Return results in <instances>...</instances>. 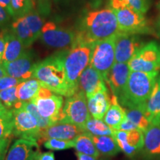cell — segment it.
<instances>
[{"label":"cell","mask_w":160,"mask_h":160,"mask_svg":"<svg viewBox=\"0 0 160 160\" xmlns=\"http://www.w3.org/2000/svg\"><path fill=\"white\" fill-rule=\"evenodd\" d=\"M119 31L117 17L111 8L90 11L83 19L74 42L93 45Z\"/></svg>","instance_id":"1"},{"label":"cell","mask_w":160,"mask_h":160,"mask_svg":"<svg viewBox=\"0 0 160 160\" xmlns=\"http://www.w3.org/2000/svg\"><path fill=\"white\" fill-rule=\"evenodd\" d=\"M68 51L58 53L35 64L33 79L39 80L42 87L66 97L71 93L66 80L65 58Z\"/></svg>","instance_id":"2"},{"label":"cell","mask_w":160,"mask_h":160,"mask_svg":"<svg viewBox=\"0 0 160 160\" xmlns=\"http://www.w3.org/2000/svg\"><path fill=\"white\" fill-rule=\"evenodd\" d=\"M159 72L131 71L122 98L119 100L124 108H140L145 109L157 81Z\"/></svg>","instance_id":"3"},{"label":"cell","mask_w":160,"mask_h":160,"mask_svg":"<svg viewBox=\"0 0 160 160\" xmlns=\"http://www.w3.org/2000/svg\"><path fill=\"white\" fill-rule=\"evenodd\" d=\"M93 45L73 42L65 58L66 80L71 96L79 91V79L88 67Z\"/></svg>","instance_id":"4"},{"label":"cell","mask_w":160,"mask_h":160,"mask_svg":"<svg viewBox=\"0 0 160 160\" xmlns=\"http://www.w3.org/2000/svg\"><path fill=\"white\" fill-rule=\"evenodd\" d=\"M111 8L117 17L120 31L137 35H157L145 16L128 7L122 0H111Z\"/></svg>","instance_id":"5"},{"label":"cell","mask_w":160,"mask_h":160,"mask_svg":"<svg viewBox=\"0 0 160 160\" xmlns=\"http://www.w3.org/2000/svg\"><path fill=\"white\" fill-rule=\"evenodd\" d=\"M91 117L87 97L82 91L79 90L75 94L67 97L58 122L75 125L85 131V124Z\"/></svg>","instance_id":"6"},{"label":"cell","mask_w":160,"mask_h":160,"mask_svg":"<svg viewBox=\"0 0 160 160\" xmlns=\"http://www.w3.org/2000/svg\"><path fill=\"white\" fill-rule=\"evenodd\" d=\"M43 25V19L39 13L32 11L16 19L12 24V32L21 40L25 47H28L40 37Z\"/></svg>","instance_id":"7"},{"label":"cell","mask_w":160,"mask_h":160,"mask_svg":"<svg viewBox=\"0 0 160 160\" xmlns=\"http://www.w3.org/2000/svg\"><path fill=\"white\" fill-rule=\"evenodd\" d=\"M128 64L131 71L159 72L160 44L154 41L144 44Z\"/></svg>","instance_id":"8"},{"label":"cell","mask_w":160,"mask_h":160,"mask_svg":"<svg viewBox=\"0 0 160 160\" xmlns=\"http://www.w3.org/2000/svg\"><path fill=\"white\" fill-rule=\"evenodd\" d=\"M115 36L97 42L93 44L92 48L89 65L97 70L105 81L115 63Z\"/></svg>","instance_id":"9"},{"label":"cell","mask_w":160,"mask_h":160,"mask_svg":"<svg viewBox=\"0 0 160 160\" xmlns=\"http://www.w3.org/2000/svg\"><path fill=\"white\" fill-rule=\"evenodd\" d=\"M12 112L13 116V136L38 142L42 130L33 115L22 107V102L12 109Z\"/></svg>","instance_id":"10"},{"label":"cell","mask_w":160,"mask_h":160,"mask_svg":"<svg viewBox=\"0 0 160 160\" xmlns=\"http://www.w3.org/2000/svg\"><path fill=\"white\" fill-rule=\"evenodd\" d=\"M37 106L38 111L45 119L56 124L59 119L63 105V98L42 86L39 93L31 100Z\"/></svg>","instance_id":"11"},{"label":"cell","mask_w":160,"mask_h":160,"mask_svg":"<svg viewBox=\"0 0 160 160\" xmlns=\"http://www.w3.org/2000/svg\"><path fill=\"white\" fill-rule=\"evenodd\" d=\"M77 32L59 27L52 22L44 24L40 39L48 47L54 48H64L74 42Z\"/></svg>","instance_id":"12"},{"label":"cell","mask_w":160,"mask_h":160,"mask_svg":"<svg viewBox=\"0 0 160 160\" xmlns=\"http://www.w3.org/2000/svg\"><path fill=\"white\" fill-rule=\"evenodd\" d=\"M143 45L139 35L119 31L115 36V62L128 63Z\"/></svg>","instance_id":"13"},{"label":"cell","mask_w":160,"mask_h":160,"mask_svg":"<svg viewBox=\"0 0 160 160\" xmlns=\"http://www.w3.org/2000/svg\"><path fill=\"white\" fill-rule=\"evenodd\" d=\"M113 137L128 157H133L144 148V133L139 129L132 131H113Z\"/></svg>","instance_id":"14"},{"label":"cell","mask_w":160,"mask_h":160,"mask_svg":"<svg viewBox=\"0 0 160 160\" xmlns=\"http://www.w3.org/2000/svg\"><path fill=\"white\" fill-rule=\"evenodd\" d=\"M131 71L128 63L115 62L108 73L105 82L109 85L113 95L117 97L118 101L123 97Z\"/></svg>","instance_id":"15"},{"label":"cell","mask_w":160,"mask_h":160,"mask_svg":"<svg viewBox=\"0 0 160 160\" xmlns=\"http://www.w3.org/2000/svg\"><path fill=\"white\" fill-rule=\"evenodd\" d=\"M1 63L8 76L22 80L33 79L36 63L30 52L25 51L14 61Z\"/></svg>","instance_id":"16"},{"label":"cell","mask_w":160,"mask_h":160,"mask_svg":"<svg viewBox=\"0 0 160 160\" xmlns=\"http://www.w3.org/2000/svg\"><path fill=\"white\" fill-rule=\"evenodd\" d=\"M83 132L85 131L79 126L68 123L57 122L41 131L38 143L45 142L49 139L72 140Z\"/></svg>","instance_id":"17"},{"label":"cell","mask_w":160,"mask_h":160,"mask_svg":"<svg viewBox=\"0 0 160 160\" xmlns=\"http://www.w3.org/2000/svg\"><path fill=\"white\" fill-rule=\"evenodd\" d=\"M79 89L85 93L87 98L99 91L108 90L102 76L90 65L80 76Z\"/></svg>","instance_id":"18"},{"label":"cell","mask_w":160,"mask_h":160,"mask_svg":"<svg viewBox=\"0 0 160 160\" xmlns=\"http://www.w3.org/2000/svg\"><path fill=\"white\" fill-rule=\"evenodd\" d=\"M38 153L39 144L37 142L19 139L10 148L5 160H33Z\"/></svg>","instance_id":"19"},{"label":"cell","mask_w":160,"mask_h":160,"mask_svg":"<svg viewBox=\"0 0 160 160\" xmlns=\"http://www.w3.org/2000/svg\"><path fill=\"white\" fill-rule=\"evenodd\" d=\"M88 108L91 116L97 119L103 120L106 112L111 105V98L108 91H99L88 97Z\"/></svg>","instance_id":"20"},{"label":"cell","mask_w":160,"mask_h":160,"mask_svg":"<svg viewBox=\"0 0 160 160\" xmlns=\"http://www.w3.org/2000/svg\"><path fill=\"white\" fill-rule=\"evenodd\" d=\"M145 115L151 125H160V75L146 102Z\"/></svg>","instance_id":"21"},{"label":"cell","mask_w":160,"mask_h":160,"mask_svg":"<svg viewBox=\"0 0 160 160\" xmlns=\"http://www.w3.org/2000/svg\"><path fill=\"white\" fill-rule=\"evenodd\" d=\"M126 118L125 110L118 101L117 97L112 95L111 105L106 112L103 121L113 131H118L121 124Z\"/></svg>","instance_id":"22"},{"label":"cell","mask_w":160,"mask_h":160,"mask_svg":"<svg viewBox=\"0 0 160 160\" xmlns=\"http://www.w3.org/2000/svg\"><path fill=\"white\" fill-rule=\"evenodd\" d=\"M25 45L14 33H5V48L2 62H9L18 59L24 53Z\"/></svg>","instance_id":"23"},{"label":"cell","mask_w":160,"mask_h":160,"mask_svg":"<svg viewBox=\"0 0 160 160\" xmlns=\"http://www.w3.org/2000/svg\"><path fill=\"white\" fill-rule=\"evenodd\" d=\"M148 156L160 155V125H151L144 133V148Z\"/></svg>","instance_id":"24"},{"label":"cell","mask_w":160,"mask_h":160,"mask_svg":"<svg viewBox=\"0 0 160 160\" xmlns=\"http://www.w3.org/2000/svg\"><path fill=\"white\" fill-rule=\"evenodd\" d=\"M93 142L100 154L113 157L121 151L119 145L113 136H93Z\"/></svg>","instance_id":"25"},{"label":"cell","mask_w":160,"mask_h":160,"mask_svg":"<svg viewBox=\"0 0 160 160\" xmlns=\"http://www.w3.org/2000/svg\"><path fill=\"white\" fill-rule=\"evenodd\" d=\"M42 85L39 80L30 79L20 82L17 86L18 99L22 102H30L37 97Z\"/></svg>","instance_id":"26"},{"label":"cell","mask_w":160,"mask_h":160,"mask_svg":"<svg viewBox=\"0 0 160 160\" xmlns=\"http://www.w3.org/2000/svg\"><path fill=\"white\" fill-rule=\"evenodd\" d=\"M74 148L77 152L96 158H99L100 155L92 139V135L85 131L80 133L74 139Z\"/></svg>","instance_id":"27"},{"label":"cell","mask_w":160,"mask_h":160,"mask_svg":"<svg viewBox=\"0 0 160 160\" xmlns=\"http://www.w3.org/2000/svg\"><path fill=\"white\" fill-rule=\"evenodd\" d=\"M126 117L143 133L147 131L151 123L145 115V109L140 108H125Z\"/></svg>","instance_id":"28"},{"label":"cell","mask_w":160,"mask_h":160,"mask_svg":"<svg viewBox=\"0 0 160 160\" xmlns=\"http://www.w3.org/2000/svg\"><path fill=\"white\" fill-rule=\"evenodd\" d=\"M13 131V116L12 110L5 106L0 108V141L11 137Z\"/></svg>","instance_id":"29"},{"label":"cell","mask_w":160,"mask_h":160,"mask_svg":"<svg viewBox=\"0 0 160 160\" xmlns=\"http://www.w3.org/2000/svg\"><path fill=\"white\" fill-rule=\"evenodd\" d=\"M85 131L93 136H113V130L103 120L91 117L85 124Z\"/></svg>","instance_id":"30"},{"label":"cell","mask_w":160,"mask_h":160,"mask_svg":"<svg viewBox=\"0 0 160 160\" xmlns=\"http://www.w3.org/2000/svg\"><path fill=\"white\" fill-rule=\"evenodd\" d=\"M12 17L19 18L33 11L34 0H11Z\"/></svg>","instance_id":"31"},{"label":"cell","mask_w":160,"mask_h":160,"mask_svg":"<svg viewBox=\"0 0 160 160\" xmlns=\"http://www.w3.org/2000/svg\"><path fill=\"white\" fill-rule=\"evenodd\" d=\"M0 102L7 108L10 110L14 108L20 102L17 97V87L10 88L0 91Z\"/></svg>","instance_id":"32"},{"label":"cell","mask_w":160,"mask_h":160,"mask_svg":"<svg viewBox=\"0 0 160 160\" xmlns=\"http://www.w3.org/2000/svg\"><path fill=\"white\" fill-rule=\"evenodd\" d=\"M22 107L24 108L27 111H28L30 113H31L33 115V117L37 119L38 125H39L42 131L50 127L51 125H53V123H52L49 120L46 119L42 117L41 114L39 113V111H38L37 106H36V105L33 102L30 101L25 102H22Z\"/></svg>","instance_id":"33"},{"label":"cell","mask_w":160,"mask_h":160,"mask_svg":"<svg viewBox=\"0 0 160 160\" xmlns=\"http://www.w3.org/2000/svg\"><path fill=\"white\" fill-rule=\"evenodd\" d=\"M45 148L53 151H63L74 148V139L65 140L58 139H49L44 142Z\"/></svg>","instance_id":"34"},{"label":"cell","mask_w":160,"mask_h":160,"mask_svg":"<svg viewBox=\"0 0 160 160\" xmlns=\"http://www.w3.org/2000/svg\"><path fill=\"white\" fill-rule=\"evenodd\" d=\"M122 2L133 11L145 15L150 8V0H122Z\"/></svg>","instance_id":"35"},{"label":"cell","mask_w":160,"mask_h":160,"mask_svg":"<svg viewBox=\"0 0 160 160\" xmlns=\"http://www.w3.org/2000/svg\"><path fill=\"white\" fill-rule=\"evenodd\" d=\"M22 81L24 80L16 79V78L11 77L8 75L5 76V77L0 78V91L10 88L17 87Z\"/></svg>","instance_id":"36"},{"label":"cell","mask_w":160,"mask_h":160,"mask_svg":"<svg viewBox=\"0 0 160 160\" xmlns=\"http://www.w3.org/2000/svg\"><path fill=\"white\" fill-rule=\"evenodd\" d=\"M11 141V137L6 138L0 141V160H5Z\"/></svg>","instance_id":"37"},{"label":"cell","mask_w":160,"mask_h":160,"mask_svg":"<svg viewBox=\"0 0 160 160\" xmlns=\"http://www.w3.org/2000/svg\"><path fill=\"white\" fill-rule=\"evenodd\" d=\"M11 16L3 6L0 5V26L5 25L10 19Z\"/></svg>","instance_id":"38"},{"label":"cell","mask_w":160,"mask_h":160,"mask_svg":"<svg viewBox=\"0 0 160 160\" xmlns=\"http://www.w3.org/2000/svg\"><path fill=\"white\" fill-rule=\"evenodd\" d=\"M33 160H55V156L53 152L38 153Z\"/></svg>","instance_id":"39"},{"label":"cell","mask_w":160,"mask_h":160,"mask_svg":"<svg viewBox=\"0 0 160 160\" xmlns=\"http://www.w3.org/2000/svg\"><path fill=\"white\" fill-rule=\"evenodd\" d=\"M5 48V33H0V63L2 62V56Z\"/></svg>","instance_id":"40"},{"label":"cell","mask_w":160,"mask_h":160,"mask_svg":"<svg viewBox=\"0 0 160 160\" xmlns=\"http://www.w3.org/2000/svg\"><path fill=\"white\" fill-rule=\"evenodd\" d=\"M77 157L78 160H98L97 158L94 157H92V156H89L87 154H84V153H79L77 152Z\"/></svg>","instance_id":"41"},{"label":"cell","mask_w":160,"mask_h":160,"mask_svg":"<svg viewBox=\"0 0 160 160\" xmlns=\"http://www.w3.org/2000/svg\"><path fill=\"white\" fill-rule=\"evenodd\" d=\"M11 1V0H0V5L3 6V7L5 8L8 11V12L10 13V15L12 17Z\"/></svg>","instance_id":"42"},{"label":"cell","mask_w":160,"mask_h":160,"mask_svg":"<svg viewBox=\"0 0 160 160\" xmlns=\"http://www.w3.org/2000/svg\"><path fill=\"white\" fill-rule=\"evenodd\" d=\"M155 32L156 34L158 35V37L160 38V15L158 17V19L157 20V22H156V25H155Z\"/></svg>","instance_id":"43"},{"label":"cell","mask_w":160,"mask_h":160,"mask_svg":"<svg viewBox=\"0 0 160 160\" xmlns=\"http://www.w3.org/2000/svg\"><path fill=\"white\" fill-rule=\"evenodd\" d=\"M5 76H7V73L4 69L3 65H2V63H0V78L5 77Z\"/></svg>","instance_id":"44"},{"label":"cell","mask_w":160,"mask_h":160,"mask_svg":"<svg viewBox=\"0 0 160 160\" xmlns=\"http://www.w3.org/2000/svg\"><path fill=\"white\" fill-rule=\"evenodd\" d=\"M3 106H4V105H2V103H1V102H0V108H2V107H3Z\"/></svg>","instance_id":"45"},{"label":"cell","mask_w":160,"mask_h":160,"mask_svg":"<svg viewBox=\"0 0 160 160\" xmlns=\"http://www.w3.org/2000/svg\"><path fill=\"white\" fill-rule=\"evenodd\" d=\"M159 8H160V3H159Z\"/></svg>","instance_id":"46"}]
</instances>
